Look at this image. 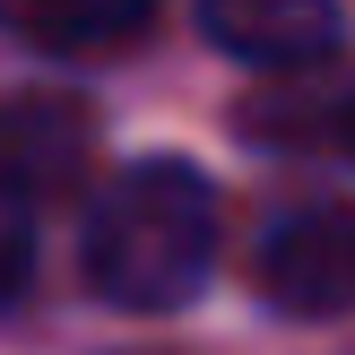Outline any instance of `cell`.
<instances>
[{
	"mask_svg": "<svg viewBox=\"0 0 355 355\" xmlns=\"http://www.w3.org/2000/svg\"><path fill=\"white\" fill-rule=\"evenodd\" d=\"M217 260V191L182 156H139L87 208V286L121 312H182Z\"/></svg>",
	"mask_w": 355,
	"mask_h": 355,
	"instance_id": "1",
	"label": "cell"
},
{
	"mask_svg": "<svg viewBox=\"0 0 355 355\" xmlns=\"http://www.w3.org/2000/svg\"><path fill=\"white\" fill-rule=\"evenodd\" d=\"M252 286L286 321H338V312H355V208H338V200L277 208L252 243Z\"/></svg>",
	"mask_w": 355,
	"mask_h": 355,
	"instance_id": "2",
	"label": "cell"
},
{
	"mask_svg": "<svg viewBox=\"0 0 355 355\" xmlns=\"http://www.w3.org/2000/svg\"><path fill=\"white\" fill-rule=\"evenodd\" d=\"M200 35L243 69H321L338 52V0H191Z\"/></svg>",
	"mask_w": 355,
	"mask_h": 355,
	"instance_id": "3",
	"label": "cell"
},
{
	"mask_svg": "<svg viewBox=\"0 0 355 355\" xmlns=\"http://www.w3.org/2000/svg\"><path fill=\"white\" fill-rule=\"evenodd\" d=\"M96 113L78 96H0V191L17 200H61L87 173Z\"/></svg>",
	"mask_w": 355,
	"mask_h": 355,
	"instance_id": "4",
	"label": "cell"
},
{
	"mask_svg": "<svg viewBox=\"0 0 355 355\" xmlns=\"http://www.w3.org/2000/svg\"><path fill=\"white\" fill-rule=\"evenodd\" d=\"M156 26V0H0V35L35 52H121Z\"/></svg>",
	"mask_w": 355,
	"mask_h": 355,
	"instance_id": "5",
	"label": "cell"
},
{
	"mask_svg": "<svg viewBox=\"0 0 355 355\" xmlns=\"http://www.w3.org/2000/svg\"><path fill=\"white\" fill-rule=\"evenodd\" d=\"M26 277H35V200L0 191V304L26 295Z\"/></svg>",
	"mask_w": 355,
	"mask_h": 355,
	"instance_id": "6",
	"label": "cell"
},
{
	"mask_svg": "<svg viewBox=\"0 0 355 355\" xmlns=\"http://www.w3.org/2000/svg\"><path fill=\"white\" fill-rule=\"evenodd\" d=\"M321 139H329L338 156H355V87H347V96H338V104L321 113Z\"/></svg>",
	"mask_w": 355,
	"mask_h": 355,
	"instance_id": "7",
	"label": "cell"
}]
</instances>
